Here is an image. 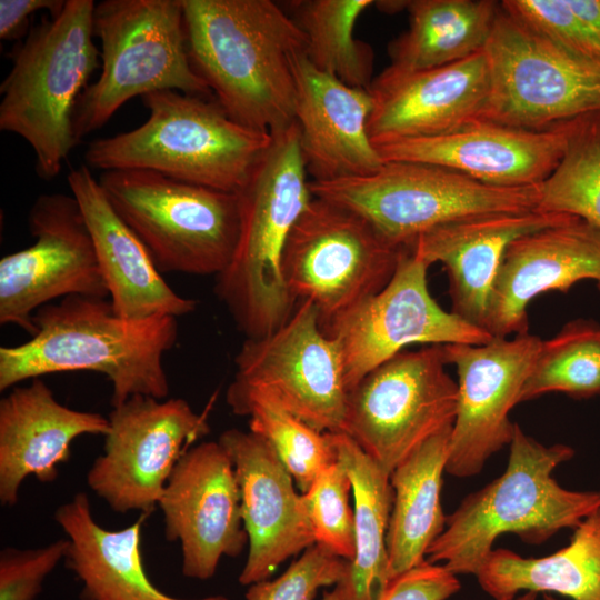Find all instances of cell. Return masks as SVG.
Here are the masks:
<instances>
[{
	"label": "cell",
	"instance_id": "ab89813d",
	"mask_svg": "<svg viewBox=\"0 0 600 600\" xmlns=\"http://www.w3.org/2000/svg\"><path fill=\"white\" fill-rule=\"evenodd\" d=\"M64 3V0H0V39L22 38L29 33L30 17L34 12L46 10L56 16Z\"/></svg>",
	"mask_w": 600,
	"mask_h": 600
},
{
	"label": "cell",
	"instance_id": "484cf974",
	"mask_svg": "<svg viewBox=\"0 0 600 600\" xmlns=\"http://www.w3.org/2000/svg\"><path fill=\"white\" fill-rule=\"evenodd\" d=\"M68 184L89 228L114 313L124 319L182 317L197 301L178 294L162 278L147 248L118 216L92 170L70 171Z\"/></svg>",
	"mask_w": 600,
	"mask_h": 600
},
{
	"label": "cell",
	"instance_id": "e575fe53",
	"mask_svg": "<svg viewBox=\"0 0 600 600\" xmlns=\"http://www.w3.org/2000/svg\"><path fill=\"white\" fill-rule=\"evenodd\" d=\"M549 392L577 399L600 393V327L593 321H572L552 339L542 341L520 402Z\"/></svg>",
	"mask_w": 600,
	"mask_h": 600
},
{
	"label": "cell",
	"instance_id": "e0dca14e",
	"mask_svg": "<svg viewBox=\"0 0 600 600\" xmlns=\"http://www.w3.org/2000/svg\"><path fill=\"white\" fill-rule=\"evenodd\" d=\"M542 340L529 332L483 344H446L448 363L458 374V406L446 471L457 478L479 473L484 463L510 444L516 423L511 409L539 354Z\"/></svg>",
	"mask_w": 600,
	"mask_h": 600
},
{
	"label": "cell",
	"instance_id": "ba28073f",
	"mask_svg": "<svg viewBox=\"0 0 600 600\" xmlns=\"http://www.w3.org/2000/svg\"><path fill=\"white\" fill-rule=\"evenodd\" d=\"M98 181L160 272L218 276L239 238L236 193L149 170L103 171Z\"/></svg>",
	"mask_w": 600,
	"mask_h": 600
},
{
	"label": "cell",
	"instance_id": "9a60e30c",
	"mask_svg": "<svg viewBox=\"0 0 600 600\" xmlns=\"http://www.w3.org/2000/svg\"><path fill=\"white\" fill-rule=\"evenodd\" d=\"M428 268L406 248L382 290L322 328L340 349L348 391L407 346L483 344L494 338L437 303L428 288Z\"/></svg>",
	"mask_w": 600,
	"mask_h": 600
},
{
	"label": "cell",
	"instance_id": "f35d334b",
	"mask_svg": "<svg viewBox=\"0 0 600 600\" xmlns=\"http://www.w3.org/2000/svg\"><path fill=\"white\" fill-rule=\"evenodd\" d=\"M457 576L424 560L391 579L377 600H447L460 590Z\"/></svg>",
	"mask_w": 600,
	"mask_h": 600
},
{
	"label": "cell",
	"instance_id": "52a82bcc",
	"mask_svg": "<svg viewBox=\"0 0 600 600\" xmlns=\"http://www.w3.org/2000/svg\"><path fill=\"white\" fill-rule=\"evenodd\" d=\"M93 32L102 69L77 103L79 141L134 97L162 90L212 96L189 59L181 0H103L94 7Z\"/></svg>",
	"mask_w": 600,
	"mask_h": 600
},
{
	"label": "cell",
	"instance_id": "8d00e7d4",
	"mask_svg": "<svg viewBox=\"0 0 600 600\" xmlns=\"http://www.w3.org/2000/svg\"><path fill=\"white\" fill-rule=\"evenodd\" d=\"M348 560L314 543L278 578L248 586L246 600H313L323 587L336 586L347 573Z\"/></svg>",
	"mask_w": 600,
	"mask_h": 600
},
{
	"label": "cell",
	"instance_id": "30bf717a",
	"mask_svg": "<svg viewBox=\"0 0 600 600\" xmlns=\"http://www.w3.org/2000/svg\"><path fill=\"white\" fill-rule=\"evenodd\" d=\"M404 249L356 211L313 197L287 239L281 270L294 301L317 308L322 329L382 290Z\"/></svg>",
	"mask_w": 600,
	"mask_h": 600
},
{
	"label": "cell",
	"instance_id": "7bdbcfd3",
	"mask_svg": "<svg viewBox=\"0 0 600 600\" xmlns=\"http://www.w3.org/2000/svg\"><path fill=\"white\" fill-rule=\"evenodd\" d=\"M537 596L538 593L528 591V592L522 593L521 596H517L512 600H537L538 599Z\"/></svg>",
	"mask_w": 600,
	"mask_h": 600
},
{
	"label": "cell",
	"instance_id": "d6986e66",
	"mask_svg": "<svg viewBox=\"0 0 600 600\" xmlns=\"http://www.w3.org/2000/svg\"><path fill=\"white\" fill-rule=\"evenodd\" d=\"M218 441L229 453L240 492L249 551L239 582L267 580L289 558L316 543L301 493L271 447L251 431L229 429Z\"/></svg>",
	"mask_w": 600,
	"mask_h": 600
},
{
	"label": "cell",
	"instance_id": "8992f818",
	"mask_svg": "<svg viewBox=\"0 0 600 600\" xmlns=\"http://www.w3.org/2000/svg\"><path fill=\"white\" fill-rule=\"evenodd\" d=\"M94 7L92 0H67L59 13L43 17L12 51V67L0 86V130L28 142L43 180L61 172L80 142L76 108L99 64Z\"/></svg>",
	"mask_w": 600,
	"mask_h": 600
},
{
	"label": "cell",
	"instance_id": "6da1fadb",
	"mask_svg": "<svg viewBox=\"0 0 600 600\" xmlns=\"http://www.w3.org/2000/svg\"><path fill=\"white\" fill-rule=\"evenodd\" d=\"M188 54L236 122L270 134L296 122L293 59L306 37L270 0H181Z\"/></svg>",
	"mask_w": 600,
	"mask_h": 600
},
{
	"label": "cell",
	"instance_id": "9c48e42d",
	"mask_svg": "<svg viewBox=\"0 0 600 600\" xmlns=\"http://www.w3.org/2000/svg\"><path fill=\"white\" fill-rule=\"evenodd\" d=\"M310 190L361 214L399 248H411L420 234L448 222L538 209L537 186L494 187L444 167L408 161L384 162L361 177L310 180Z\"/></svg>",
	"mask_w": 600,
	"mask_h": 600
},
{
	"label": "cell",
	"instance_id": "7c38bea8",
	"mask_svg": "<svg viewBox=\"0 0 600 600\" xmlns=\"http://www.w3.org/2000/svg\"><path fill=\"white\" fill-rule=\"evenodd\" d=\"M444 347L401 351L349 391L342 432L387 473L424 441L452 427L458 384Z\"/></svg>",
	"mask_w": 600,
	"mask_h": 600
},
{
	"label": "cell",
	"instance_id": "277c9868",
	"mask_svg": "<svg viewBox=\"0 0 600 600\" xmlns=\"http://www.w3.org/2000/svg\"><path fill=\"white\" fill-rule=\"evenodd\" d=\"M573 456L570 446H544L516 423L504 472L447 516L426 560L442 562L456 576H476L501 534L539 544L577 528L600 509V490H569L556 481L554 469Z\"/></svg>",
	"mask_w": 600,
	"mask_h": 600
},
{
	"label": "cell",
	"instance_id": "b9f144b4",
	"mask_svg": "<svg viewBox=\"0 0 600 600\" xmlns=\"http://www.w3.org/2000/svg\"><path fill=\"white\" fill-rule=\"evenodd\" d=\"M321 600H343L340 592L337 588H333L331 591H328L323 594Z\"/></svg>",
	"mask_w": 600,
	"mask_h": 600
},
{
	"label": "cell",
	"instance_id": "83f0119b",
	"mask_svg": "<svg viewBox=\"0 0 600 600\" xmlns=\"http://www.w3.org/2000/svg\"><path fill=\"white\" fill-rule=\"evenodd\" d=\"M451 429L434 434L391 472L393 504L387 532L390 580L426 560L446 527L440 502Z\"/></svg>",
	"mask_w": 600,
	"mask_h": 600
},
{
	"label": "cell",
	"instance_id": "2e32d148",
	"mask_svg": "<svg viewBox=\"0 0 600 600\" xmlns=\"http://www.w3.org/2000/svg\"><path fill=\"white\" fill-rule=\"evenodd\" d=\"M36 242L0 260V323L33 336L38 309L68 296L107 298L93 241L77 199L39 196L28 214Z\"/></svg>",
	"mask_w": 600,
	"mask_h": 600
},
{
	"label": "cell",
	"instance_id": "7a4b0ae2",
	"mask_svg": "<svg viewBox=\"0 0 600 600\" xmlns=\"http://www.w3.org/2000/svg\"><path fill=\"white\" fill-rule=\"evenodd\" d=\"M29 341L0 348V391L44 374L92 371L111 382V406L137 394L167 399L163 354L177 341V318L117 316L104 298L68 296L33 317Z\"/></svg>",
	"mask_w": 600,
	"mask_h": 600
},
{
	"label": "cell",
	"instance_id": "1f68e13d",
	"mask_svg": "<svg viewBox=\"0 0 600 600\" xmlns=\"http://www.w3.org/2000/svg\"><path fill=\"white\" fill-rule=\"evenodd\" d=\"M373 3L372 0L290 2L292 18L306 37L307 59L347 86L368 88L373 80V51L353 33L358 18Z\"/></svg>",
	"mask_w": 600,
	"mask_h": 600
},
{
	"label": "cell",
	"instance_id": "5b68a950",
	"mask_svg": "<svg viewBox=\"0 0 600 600\" xmlns=\"http://www.w3.org/2000/svg\"><path fill=\"white\" fill-rule=\"evenodd\" d=\"M149 110L139 127L91 141V170H149L236 193L271 141V134L232 120L217 101L174 90L141 97Z\"/></svg>",
	"mask_w": 600,
	"mask_h": 600
},
{
	"label": "cell",
	"instance_id": "74e56055",
	"mask_svg": "<svg viewBox=\"0 0 600 600\" xmlns=\"http://www.w3.org/2000/svg\"><path fill=\"white\" fill-rule=\"evenodd\" d=\"M67 550V538L36 549H2L0 600H36L47 577L64 560Z\"/></svg>",
	"mask_w": 600,
	"mask_h": 600
},
{
	"label": "cell",
	"instance_id": "ac0fdd59",
	"mask_svg": "<svg viewBox=\"0 0 600 600\" xmlns=\"http://www.w3.org/2000/svg\"><path fill=\"white\" fill-rule=\"evenodd\" d=\"M158 508L167 541L180 546L187 578H212L223 557L239 556L248 543L233 463L219 441L184 452Z\"/></svg>",
	"mask_w": 600,
	"mask_h": 600
},
{
	"label": "cell",
	"instance_id": "f546056e",
	"mask_svg": "<svg viewBox=\"0 0 600 600\" xmlns=\"http://www.w3.org/2000/svg\"><path fill=\"white\" fill-rule=\"evenodd\" d=\"M350 476L356 553L334 586L343 600H377L390 581L387 532L393 504L390 474L343 432L331 433Z\"/></svg>",
	"mask_w": 600,
	"mask_h": 600
},
{
	"label": "cell",
	"instance_id": "cb8c5ba5",
	"mask_svg": "<svg viewBox=\"0 0 600 600\" xmlns=\"http://www.w3.org/2000/svg\"><path fill=\"white\" fill-rule=\"evenodd\" d=\"M108 417L61 404L49 386L34 378L0 400V502L13 507L29 476L52 482L69 461L72 442L106 436Z\"/></svg>",
	"mask_w": 600,
	"mask_h": 600
},
{
	"label": "cell",
	"instance_id": "836d02e7",
	"mask_svg": "<svg viewBox=\"0 0 600 600\" xmlns=\"http://www.w3.org/2000/svg\"><path fill=\"white\" fill-rule=\"evenodd\" d=\"M537 208L581 218L600 229V112L567 121L562 157L537 184Z\"/></svg>",
	"mask_w": 600,
	"mask_h": 600
},
{
	"label": "cell",
	"instance_id": "f1b7e54d",
	"mask_svg": "<svg viewBox=\"0 0 600 600\" xmlns=\"http://www.w3.org/2000/svg\"><path fill=\"white\" fill-rule=\"evenodd\" d=\"M568 546L539 558L493 549L476 578L494 600L519 592H553L572 600H600V509L577 528Z\"/></svg>",
	"mask_w": 600,
	"mask_h": 600
},
{
	"label": "cell",
	"instance_id": "44dd1931",
	"mask_svg": "<svg viewBox=\"0 0 600 600\" xmlns=\"http://www.w3.org/2000/svg\"><path fill=\"white\" fill-rule=\"evenodd\" d=\"M373 144L452 132L479 120L490 90L486 49L438 68L402 72L387 67L368 87Z\"/></svg>",
	"mask_w": 600,
	"mask_h": 600
},
{
	"label": "cell",
	"instance_id": "d4e9b609",
	"mask_svg": "<svg viewBox=\"0 0 600 600\" xmlns=\"http://www.w3.org/2000/svg\"><path fill=\"white\" fill-rule=\"evenodd\" d=\"M568 216L534 209L470 217L420 234L411 250L429 267L443 264L451 312L486 329L494 280L509 244Z\"/></svg>",
	"mask_w": 600,
	"mask_h": 600
},
{
	"label": "cell",
	"instance_id": "7402d4cb",
	"mask_svg": "<svg viewBox=\"0 0 600 600\" xmlns=\"http://www.w3.org/2000/svg\"><path fill=\"white\" fill-rule=\"evenodd\" d=\"M582 280L600 284V229L568 216L522 236L507 248L494 280L486 330L496 338L528 332L529 302L547 291H567Z\"/></svg>",
	"mask_w": 600,
	"mask_h": 600
},
{
	"label": "cell",
	"instance_id": "60d3db41",
	"mask_svg": "<svg viewBox=\"0 0 600 600\" xmlns=\"http://www.w3.org/2000/svg\"><path fill=\"white\" fill-rule=\"evenodd\" d=\"M379 9H381L384 12H391L393 9L394 11L401 10L402 8H408L409 1H378L374 2Z\"/></svg>",
	"mask_w": 600,
	"mask_h": 600
},
{
	"label": "cell",
	"instance_id": "8fae6325",
	"mask_svg": "<svg viewBox=\"0 0 600 600\" xmlns=\"http://www.w3.org/2000/svg\"><path fill=\"white\" fill-rule=\"evenodd\" d=\"M486 53L490 90L479 120L543 130L600 112V60L538 36L501 4Z\"/></svg>",
	"mask_w": 600,
	"mask_h": 600
},
{
	"label": "cell",
	"instance_id": "5bb4252c",
	"mask_svg": "<svg viewBox=\"0 0 600 600\" xmlns=\"http://www.w3.org/2000/svg\"><path fill=\"white\" fill-rule=\"evenodd\" d=\"M230 387L263 394L320 432H342L349 391L337 342L310 301L272 333L246 339Z\"/></svg>",
	"mask_w": 600,
	"mask_h": 600
},
{
	"label": "cell",
	"instance_id": "d6a6232c",
	"mask_svg": "<svg viewBox=\"0 0 600 600\" xmlns=\"http://www.w3.org/2000/svg\"><path fill=\"white\" fill-rule=\"evenodd\" d=\"M226 399L234 414L249 419V431L271 447L301 493L338 460L331 433L313 429L270 398L229 386Z\"/></svg>",
	"mask_w": 600,
	"mask_h": 600
},
{
	"label": "cell",
	"instance_id": "ee69618b",
	"mask_svg": "<svg viewBox=\"0 0 600 600\" xmlns=\"http://www.w3.org/2000/svg\"><path fill=\"white\" fill-rule=\"evenodd\" d=\"M542 600H558V599H556L554 597H552V596L549 594V593H544V594L542 596Z\"/></svg>",
	"mask_w": 600,
	"mask_h": 600
},
{
	"label": "cell",
	"instance_id": "3957f363",
	"mask_svg": "<svg viewBox=\"0 0 600 600\" xmlns=\"http://www.w3.org/2000/svg\"><path fill=\"white\" fill-rule=\"evenodd\" d=\"M240 229L233 257L216 277L214 292L247 339L282 327L298 302L281 270L287 239L313 199L297 123L271 141L236 192Z\"/></svg>",
	"mask_w": 600,
	"mask_h": 600
},
{
	"label": "cell",
	"instance_id": "4fadbf2b",
	"mask_svg": "<svg viewBox=\"0 0 600 600\" xmlns=\"http://www.w3.org/2000/svg\"><path fill=\"white\" fill-rule=\"evenodd\" d=\"M108 421L87 484L114 512L149 516L189 444L210 432L207 417L182 398L137 394L112 407Z\"/></svg>",
	"mask_w": 600,
	"mask_h": 600
},
{
	"label": "cell",
	"instance_id": "4dcf8cb0",
	"mask_svg": "<svg viewBox=\"0 0 600 600\" xmlns=\"http://www.w3.org/2000/svg\"><path fill=\"white\" fill-rule=\"evenodd\" d=\"M409 28L390 42V68L412 72L450 64L481 50L500 3L493 0H414Z\"/></svg>",
	"mask_w": 600,
	"mask_h": 600
},
{
	"label": "cell",
	"instance_id": "4316f807",
	"mask_svg": "<svg viewBox=\"0 0 600 600\" xmlns=\"http://www.w3.org/2000/svg\"><path fill=\"white\" fill-rule=\"evenodd\" d=\"M147 517L141 514L123 529H106L82 492L56 509L54 521L68 540L63 562L80 583L81 600H230L221 594L180 598L160 590L143 566L141 531Z\"/></svg>",
	"mask_w": 600,
	"mask_h": 600
},
{
	"label": "cell",
	"instance_id": "603a6c76",
	"mask_svg": "<svg viewBox=\"0 0 600 600\" xmlns=\"http://www.w3.org/2000/svg\"><path fill=\"white\" fill-rule=\"evenodd\" d=\"M296 123L312 181H333L376 172L383 166L368 132L373 99L368 88L344 84L318 70L304 52L293 59Z\"/></svg>",
	"mask_w": 600,
	"mask_h": 600
},
{
	"label": "cell",
	"instance_id": "d590c367",
	"mask_svg": "<svg viewBox=\"0 0 600 600\" xmlns=\"http://www.w3.org/2000/svg\"><path fill=\"white\" fill-rule=\"evenodd\" d=\"M351 490L348 470L338 459L301 493L316 543L348 561L356 553L354 512L349 503Z\"/></svg>",
	"mask_w": 600,
	"mask_h": 600
},
{
	"label": "cell",
	"instance_id": "ffe728a7",
	"mask_svg": "<svg viewBox=\"0 0 600 600\" xmlns=\"http://www.w3.org/2000/svg\"><path fill=\"white\" fill-rule=\"evenodd\" d=\"M567 121L543 130L472 121L452 132L374 144L383 162L408 161L444 167L502 188L541 183L559 163Z\"/></svg>",
	"mask_w": 600,
	"mask_h": 600
}]
</instances>
